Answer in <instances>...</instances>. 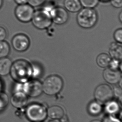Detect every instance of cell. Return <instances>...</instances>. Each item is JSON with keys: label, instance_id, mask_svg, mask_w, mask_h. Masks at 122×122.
Returning a JSON list of instances; mask_svg holds the SVG:
<instances>
[{"label": "cell", "instance_id": "1", "mask_svg": "<svg viewBox=\"0 0 122 122\" xmlns=\"http://www.w3.org/2000/svg\"><path fill=\"white\" fill-rule=\"evenodd\" d=\"M10 74L15 82H26L32 77V65L25 60H18L12 63Z\"/></svg>", "mask_w": 122, "mask_h": 122}, {"label": "cell", "instance_id": "2", "mask_svg": "<svg viewBox=\"0 0 122 122\" xmlns=\"http://www.w3.org/2000/svg\"><path fill=\"white\" fill-rule=\"evenodd\" d=\"M97 14L93 8H84L79 11L77 16V21L80 26L86 29L91 28L97 22Z\"/></svg>", "mask_w": 122, "mask_h": 122}, {"label": "cell", "instance_id": "3", "mask_svg": "<svg viewBox=\"0 0 122 122\" xmlns=\"http://www.w3.org/2000/svg\"><path fill=\"white\" fill-rule=\"evenodd\" d=\"M28 119L33 122H42L46 119L47 111L44 106L38 103L30 104L25 109Z\"/></svg>", "mask_w": 122, "mask_h": 122}, {"label": "cell", "instance_id": "4", "mask_svg": "<svg viewBox=\"0 0 122 122\" xmlns=\"http://www.w3.org/2000/svg\"><path fill=\"white\" fill-rule=\"evenodd\" d=\"M63 81L60 76L53 75L45 79L42 84L43 91L49 96L58 93L63 88Z\"/></svg>", "mask_w": 122, "mask_h": 122}, {"label": "cell", "instance_id": "5", "mask_svg": "<svg viewBox=\"0 0 122 122\" xmlns=\"http://www.w3.org/2000/svg\"><path fill=\"white\" fill-rule=\"evenodd\" d=\"M31 21L36 28L40 30L49 28L52 22L50 13L43 8L35 11Z\"/></svg>", "mask_w": 122, "mask_h": 122}, {"label": "cell", "instance_id": "6", "mask_svg": "<svg viewBox=\"0 0 122 122\" xmlns=\"http://www.w3.org/2000/svg\"><path fill=\"white\" fill-rule=\"evenodd\" d=\"M35 10L34 8L28 3L17 5L14 10L15 17L19 21L27 23L30 21L33 18Z\"/></svg>", "mask_w": 122, "mask_h": 122}, {"label": "cell", "instance_id": "7", "mask_svg": "<svg viewBox=\"0 0 122 122\" xmlns=\"http://www.w3.org/2000/svg\"><path fill=\"white\" fill-rule=\"evenodd\" d=\"M94 96L98 102L101 103H106L112 100L114 93L110 86L107 84H102L96 87Z\"/></svg>", "mask_w": 122, "mask_h": 122}, {"label": "cell", "instance_id": "8", "mask_svg": "<svg viewBox=\"0 0 122 122\" xmlns=\"http://www.w3.org/2000/svg\"><path fill=\"white\" fill-rule=\"evenodd\" d=\"M22 91L30 97H37L43 92L42 84L36 80H29L23 83Z\"/></svg>", "mask_w": 122, "mask_h": 122}, {"label": "cell", "instance_id": "9", "mask_svg": "<svg viewBox=\"0 0 122 122\" xmlns=\"http://www.w3.org/2000/svg\"><path fill=\"white\" fill-rule=\"evenodd\" d=\"M11 43L14 49L18 52H23L26 51L29 47L30 41L26 35L19 33L13 37Z\"/></svg>", "mask_w": 122, "mask_h": 122}, {"label": "cell", "instance_id": "10", "mask_svg": "<svg viewBox=\"0 0 122 122\" xmlns=\"http://www.w3.org/2000/svg\"><path fill=\"white\" fill-rule=\"evenodd\" d=\"M52 21L57 25H63L68 21L69 15L66 9L61 7H56L50 12Z\"/></svg>", "mask_w": 122, "mask_h": 122}, {"label": "cell", "instance_id": "11", "mask_svg": "<svg viewBox=\"0 0 122 122\" xmlns=\"http://www.w3.org/2000/svg\"><path fill=\"white\" fill-rule=\"evenodd\" d=\"M103 77L108 83L115 85L117 84L122 79V73L117 70L107 68L103 72Z\"/></svg>", "mask_w": 122, "mask_h": 122}, {"label": "cell", "instance_id": "12", "mask_svg": "<svg viewBox=\"0 0 122 122\" xmlns=\"http://www.w3.org/2000/svg\"><path fill=\"white\" fill-rule=\"evenodd\" d=\"M28 97L23 92H13L10 99V102L12 105L17 109L24 108L28 102Z\"/></svg>", "mask_w": 122, "mask_h": 122}, {"label": "cell", "instance_id": "13", "mask_svg": "<svg viewBox=\"0 0 122 122\" xmlns=\"http://www.w3.org/2000/svg\"><path fill=\"white\" fill-rule=\"evenodd\" d=\"M47 116L53 120H59L64 116V111L59 106H52L48 109Z\"/></svg>", "mask_w": 122, "mask_h": 122}, {"label": "cell", "instance_id": "14", "mask_svg": "<svg viewBox=\"0 0 122 122\" xmlns=\"http://www.w3.org/2000/svg\"><path fill=\"white\" fill-rule=\"evenodd\" d=\"M109 54L113 59L121 61L122 58V47L117 43H112L109 48Z\"/></svg>", "mask_w": 122, "mask_h": 122}, {"label": "cell", "instance_id": "15", "mask_svg": "<svg viewBox=\"0 0 122 122\" xmlns=\"http://www.w3.org/2000/svg\"><path fill=\"white\" fill-rule=\"evenodd\" d=\"M12 63L11 60L7 57L0 58V76H6L10 74Z\"/></svg>", "mask_w": 122, "mask_h": 122}, {"label": "cell", "instance_id": "16", "mask_svg": "<svg viewBox=\"0 0 122 122\" xmlns=\"http://www.w3.org/2000/svg\"><path fill=\"white\" fill-rule=\"evenodd\" d=\"M64 5L67 11L71 13L79 11L82 7L80 0H64Z\"/></svg>", "mask_w": 122, "mask_h": 122}, {"label": "cell", "instance_id": "17", "mask_svg": "<svg viewBox=\"0 0 122 122\" xmlns=\"http://www.w3.org/2000/svg\"><path fill=\"white\" fill-rule=\"evenodd\" d=\"M111 61V57L106 53H101L99 55L96 59L97 65L102 68H106L109 66Z\"/></svg>", "mask_w": 122, "mask_h": 122}, {"label": "cell", "instance_id": "18", "mask_svg": "<svg viewBox=\"0 0 122 122\" xmlns=\"http://www.w3.org/2000/svg\"><path fill=\"white\" fill-rule=\"evenodd\" d=\"M88 110L90 114L93 116H97L101 113L102 107L99 102H92L89 104Z\"/></svg>", "mask_w": 122, "mask_h": 122}, {"label": "cell", "instance_id": "19", "mask_svg": "<svg viewBox=\"0 0 122 122\" xmlns=\"http://www.w3.org/2000/svg\"><path fill=\"white\" fill-rule=\"evenodd\" d=\"M10 46L5 41H0V58H5L10 53Z\"/></svg>", "mask_w": 122, "mask_h": 122}, {"label": "cell", "instance_id": "20", "mask_svg": "<svg viewBox=\"0 0 122 122\" xmlns=\"http://www.w3.org/2000/svg\"><path fill=\"white\" fill-rule=\"evenodd\" d=\"M105 108L106 112L108 113L111 115L116 114L119 111V106L116 101H111L107 102Z\"/></svg>", "mask_w": 122, "mask_h": 122}, {"label": "cell", "instance_id": "21", "mask_svg": "<svg viewBox=\"0 0 122 122\" xmlns=\"http://www.w3.org/2000/svg\"><path fill=\"white\" fill-rule=\"evenodd\" d=\"M8 102L9 98L6 93L3 92H0V112L6 108Z\"/></svg>", "mask_w": 122, "mask_h": 122}, {"label": "cell", "instance_id": "22", "mask_svg": "<svg viewBox=\"0 0 122 122\" xmlns=\"http://www.w3.org/2000/svg\"><path fill=\"white\" fill-rule=\"evenodd\" d=\"M80 1L84 8H93L97 5L99 0H80Z\"/></svg>", "mask_w": 122, "mask_h": 122}, {"label": "cell", "instance_id": "23", "mask_svg": "<svg viewBox=\"0 0 122 122\" xmlns=\"http://www.w3.org/2000/svg\"><path fill=\"white\" fill-rule=\"evenodd\" d=\"M46 0H28V3L33 7L40 6L46 2Z\"/></svg>", "mask_w": 122, "mask_h": 122}, {"label": "cell", "instance_id": "24", "mask_svg": "<svg viewBox=\"0 0 122 122\" xmlns=\"http://www.w3.org/2000/svg\"><path fill=\"white\" fill-rule=\"evenodd\" d=\"M114 37L116 41L118 43H122V29L121 28L118 29L115 32Z\"/></svg>", "mask_w": 122, "mask_h": 122}, {"label": "cell", "instance_id": "25", "mask_svg": "<svg viewBox=\"0 0 122 122\" xmlns=\"http://www.w3.org/2000/svg\"><path fill=\"white\" fill-rule=\"evenodd\" d=\"M7 36L5 29L3 27L0 26V41H5Z\"/></svg>", "mask_w": 122, "mask_h": 122}, {"label": "cell", "instance_id": "26", "mask_svg": "<svg viewBox=\"0 0 122 122\" xmlns=\"http://www.w3.org/2000/svg\"><path fill=\"white\" fill-rule=\"evenodd\" d=\"M119 61H121L113 59L112 61H111L110 64L109 65V66H110V68L113 69L117 70V68L118 67L119 68V66L121 64H120Z\"/></svg>", "mask_w": 122, "mask_h": 122}, {"label": "cell", "instance_id": "27", "mask_svg": "<svg viewBox=\"0 0 122 122\" xmlns=\"http://www.w3.org/2000/svg\"><path fill=\"white\" fill-rule=\"evenodd\" d=\"M112 6L116 8H121L122 6V0H111Z\"/></svg>", "mask_w": 122, "mask_h": 122}, {"label": "cell", "instance_id": "28", "mask_svg": "<svg viewBox=\"0 0 122 122\" xmlns=\"http://www.w3.org/2000/svg\"><path fill=\"white\" fill-rule=\"evenodd\" d=\"M102 122H121L119 119L116 118L111 116H107L105 117Z\"/></svg>", "mask_w": 122, "mask_h": 122}, {"label": "cell", "instance_id": "29", "mask_svg": "<svg viewBox=\"0 0 122 122\" xmlns=\"http://www.w3.org/2000/svg\"><path fill=\"white\" fill-rule=\"evenodd\" d=\"M113 93L114 94H115L116 96H117L118 97H121V95H122V90H121V87H115L114 89V91H113Z\"/></svg>", "mask_w": 122, "mask_h": 122}, {"label": "cell", "instance_id": "30", "mask_svg": "<svg viewBox=\"0 0 122 122\" xmlns=\"http://www.w3.org/2000/svg\"><path fill=\"white\" fill-rule=\"evenodd\" d=\"M17 5H23L28 3V0H14Z\"/></svg>", "mask_w": 122, "mask_h": 122}, {"label": "cell", "instance_id": "31", "mask_svg": "<svg viewBox=\"0 0 122 122\" xmlns=\"http://www.w3.org/2000/svg\"><path fill=\"white\" fill-rule=\"evenodd\" d=\"M3 88V85L2 83V82L1 80L0 79V92H2V89Z\"/></svg>", "mask_w": 122, "mask_h": 122}, {"label": "cell", "instance_id": "32", "mask_svg": "<svg viewBox=\"0 0 122 122\" xmlns=\"http://www.w3.org/2000/svg\"><path fill=\"white\" fill-rule=\"evenodd\" d=\"M119 20H120V21L121 22H122V12H121V13H120V14L119 15Z\"/></svg>", "mask_w": 122, "mask_h": 122}, {"label": "cell", "instance_id": "33", "mask_svg": "<svg viewBox=\"0 0 122 122\" xmlns=\"http://www.w3.org/2000/svg\"><path fill=\"white\" fill-rule=\"evenodd\" d=\"M3 0H0V9L1 8L3 4Z\"/></svg>", "mask_w": 122, "mask_h": 122}, {"label": "cell", "instance_id": "34", "mask_svg": "<svg viewBox=\"0 0 122 122\" xmlns=\"http://www.w3.org/2000/svg\"><path fill=\"white\" fill-rule=\"evenodd\" d=\"M49 122H63L62 121H59V120H53L52 121H51Z\"/></svg>", "mask_w": 122, "mask_h": 122}, {"label": "cell", "instance_id": "35", "mask_svg": "<svg viewBox=\"0 0 122 122\" xmlns=\"http://www.w3.org/2000/svg\"><path fill=\"white\" fill-rule=\"evenodd\" d=\"M110 0H99V1L103 2H107L109 1H110Z\"/></svg>", "mask_w": 122, "mask_h": 122}, {"label": "cell", "instance_id": "36", "mask_svg": "<svg viewBox=\"0 0 122 122\" xmlns=\"http://www.w3.org/2000/svg\"><path fill=\"white\" fill-rule=\"evenodd\" d=\"M91 122H101L99 120H94V121H92Z\"/></svg>", "mask_w": 122, "mask_h": 122}, {"label": "cell", "instance_id": "37", "mask_svg": "<svg viewBox=\"0 0 122 122\" xmlns=\"http://www.w3.org/2000/svg\"></svg>", "mask_w": 122, "mask_h": 122}]
</instances>
